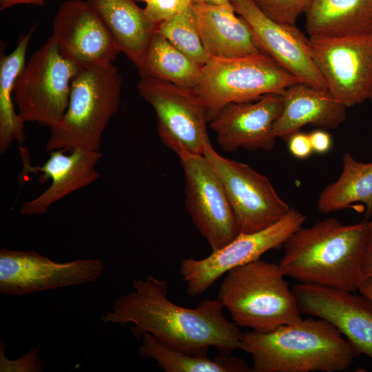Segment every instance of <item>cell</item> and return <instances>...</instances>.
I'll list each match as a JSON object with an SVG mask.
<instances>
[{"label": "cell", "instance_id": "17", "mask_svg": "<svg viewBox=\"0 0 372 372\" xmlns=\"http://www.w3.org/2000/svg\"><path fill=\"white\" fill-rule=\"evenodd\" d=\"M236 12L249 25L256 42L263 54L300 81L327 89L314 63L308 39L296 25L277 23L262 12L252 0L231 3Z\"/></svg>", "mask_w": 372, "mask_h": 372}, {"label": "cell", "instance_id": "31", "mask_svg": "<svg viewBox=\"0 0 372 372\" xmlns=\"http://www.w3.org/2000/svg\"><path fill=\"white\" fill-rule=\"evenodd\" d=\"M287 140L289 150L294 157L304 159L311 154L313 149L309 134L297 132Z\"/></svg>", "mask_w": 372, "mask_h": 372}, {"label": "cell", "instance_id": "24", "mask_svg": "<svg viewBox=\"0 0 372 372\" xmlns=\"http://www.w3.org/2000/svg\"><path fill=\"white\" fill-rule=\"evenodd\" d=\"M342 162L341 174L322 191L317 208L322 214H329L362 203L366 206L365 220H369L372 216V162L358 161L348 152Z\"/></svg>", "mask_w": 372, "mask_h": 372}, {"label": "cell", "instance_id": "1", "mask_svg": "<svg viewBox=\"0 0 372 372\" xmlns=\"http://www.w3.org/2000/svg\"><path fill=\"white\" fill-rule=\"evenodd\" d=\"M134 290L120 296L101 317L105 322L133 324L134 337L145 333L167 346L194 354L208 353L211 347L230 355L240 349L242 332L224 316L219 299L205 300L195 308H187L167 297L165 280L153 276L135 279Z\"/></svg>", "mask_w": 372, "mask_h": 372}, {"label": "cell", "instance_id": "13", "mask_svg": "<svg viewBox=\"0 0 372 372\" xmlns=\"http://www.w3.org/2000/svg\"><path fill=\"white\" fill-rule=\"evenodd\" d=\"M104 265L98 259L57 262L33 251L0 250V292L24 296L96 280Z\"/></svg>", "mask_w": 372, "mask_h": 372}, {"label": "cell", "instance_id": "10", "mask_svg": "<svg viewBox=\"0 0 372 372\" xmlns=\"http://www.w3.org/2000/svg\"><path fill=\"white\" fill-rule=\"evenodd\" d=\"M311 56L327 89L347 107L369 99L372 89V33L309 37Z\"/></svg>", "mask_w": 372, "mask_h": 372}, {"label": "cell", "instance_id": "19", "mask_svg": "<svg viewBox=\"0 0 372 372\" xmlns=\"http://www.w3.org/2000/svg\"><path fill=\"white\" fill-rule=\"evenodd\" d=\"M200 35L211 57L236 59L263 54L249 25L236 17L231 3L211 5L193 0Z\"/></svg>", "mask_w": 372, "mask_h": 372}, {"label": "cell", "instance_id": "4", "mask_svg": "<svg viewBox=\"0 0 372 372\" xmlns=\"http://www.w3.org/2000/svg\"><path fill=\"white\" fill-rule=\"evenodd\" d=\"M279 264L260 258L225 273L218 299L239 327L268 332L302 319Z\"/></svg>", "mask_w": 372, "mask_h": 372}, {"label": "cell", "instance_id": "21", "mask_svg": "<svg viewBox=\"0 0 372 372\" xmlns=\"http://www.w3.org/2000/svg\"><path fill=\"white\" fill-rule=\"evenodd\" d=\"M113 34L121 52L138 67L158 25L134 0H86Z\"/></svg>", "mask_w": 372, "mask_h": 372}, {"label": "cell", "instance_id": "32", "mask_svg": "<svg viewBox=\"0 0 372 372\" xmlns=\"http://www.w3.org/2000/svg\"><path fill=\"white\" fill-rule=\"evenodd\" d=\"M362 281L372 278V220H367V236L361 264Z\"/></svg>", "mask_w": 372, "mask_h": 372}, {"label": "cell", "instance_id": "18", "mask_svg": "<svg viewBox=\"0 0 372 372\" xmlns=\"http://www.w3.org/2000/svg\"><path fill=\"white\" fill-rule=\"evenodd\" d=\"M50 152L49 158L41 166H32L22 157L23 174H38L41 183L51 180L47 189L21 205L20 213L23 216L46 214L53 204L92 184L100 177L96 169L103 156L100 151L78 148L68 154L63 149Z\"/></svg>", "mask_w": 372, "mask_h": 372}, {"label": "cell", "instance_id": "26", "mask_svg": "<svg viewBox=\"0 0 372 372\" xmlns=\"http://www.w3.org/2000/svg\"><path fill=\"white\" fill-rule=\"evenodd\" d=\"M202 67L175 48L156 29L137 68L140 76L194 88L199 80Z\"/></svg>", "mask_w": 372, "mask_h": 372}, {"label": "cell", "instance_id": "34", "mask_svg": "<svg viewBox=\"0 0 372 372\" xmlns=\"http://www.w3.org/2000/svg\"><path fill=\"white\" fill-rule=\"evenodd\" d=\"M49 0H0V10H4L13 6L21 4L43 5Z\"/></svg>", "mask_w": 372, "mask_h": 372}, {"label": "cell", "instance_id": "33", "mask_svg": "<svg viewBox=\"0 0 372 372\" xmlns=\"http://www.w3.org/2000/svg\"><path fill=\"white\" fill-rule=\"evenodd\" d=\"M313 151L318 154L327 153L331 147L330 134L325 131L316 130L309 134Z\"/></svg>", "mask_w": 372, "mask_h": 372}, {"label": "cell", "instance_id": "27", "mask_svg": "<svg viewBox=\"0 0 372 372\" xmlns=\"http://www.w3.org/2000/svg\"><path fill=\"white\" fill-rule=\"evenodd\" d=\"M157 31L175 48L201 66L211 57L203 44L192 4L176 17L158 23Z\"/></svg>", "mask_w": 372, "mask_h": 372}, {"label": "cell", "instance_id": "16", "mask_svg": "<svg viewBox=\"0 0 372 372\" xmlns=\"http://www.w3.org/2000/svg\"><path fill=\"white\" fill-rule=\"evenodd\" d=\"M283 93L267 94L225 105L209 123L221 149L226 152L240 148L271 150L276 138L273 125L284 105Z\"/></svg>", "mask_w": 372, "mask_h": 372}, {"label": "cell", "instance_id": "8", "mask_svg": "<svg viewBox=\"0 0 372 372\" xmlns=\"http://www.w3.org/2000/svg\"><path fill=\"white\" fill-rule=\"evenodd\" d=\"M137 89L155 111L162 143L177 156L203 155L210 143L208 120L205 106L194 90L149 76H141Z\"/></svg>", "mask_w": 372, "mask_h": 372}, {"label": "cell", "instance_id": "7", "mask_svg": "<svg viewBox=\"0 0 372 372\" xmlns=\"http://www.w3.org/2000/svg\"><path fill=\"white\" fill-rule=\"evenodd\" d=\"M81 71L50 37L16 80L14 101L21 121L49 128L59 123L68 106L72 81Z\"/></svg>", "mask_w": 372, "mask_h": 372}, {"label": "cell", "instance_id": "9", "mask_svg": "<svg viewBox=\"0 0 372 372\" xmlns=\"http://www.w3.org/2000/svg\"><path fill=\"white\" fill-rule=\"evenodd\" d=\"M203 155L222 181L240 233L265 229L290 211L267 176L223 156L211 143L205 146Z\"/></svg>", "mask_w": 372, "mask_h": 372}, {"label": "cell", "instance_id": "37", "mask_svg": "<svg viewBox=\"0 0 372 372\" xmlns=\"http://www.w3.org/2000/svg\"><path fill=\"white\" fill-rule=\"evenodd\" d=\"M369 99L371 101V102L372 103V89H371V93H370V96H369Z\"/></svg>", "mask_w": 372, "mask_h": 372}, {"label": "cell", "instance_id": "28", "mask_svg": "<svg viewBox=\"0 0 372 372\" xmlns=\"http://www.w3.org/2000/svg\"><path fill=\"white\" fill-rule=\"evenodd\" d=\"M258 8L273 21L296 25L298 17L305 13L312 0H252Z\"/></svg>", "mask_w": 372, "mask_h": 372}, {"label": "cell", "instance_id": "12", "mask_svg": "<svg viewBox=\"0 0 372 372\" xmlns=\"http://www.w3.org/2000/svg\"><path fill=\"white\" fill-rule=\"evenodd\" d=\"M178 156L184 172L186 209L211 250L219 249L240 233L222 181L204 155Z\"/></svg>", "mask_w": 372, "mask_h": 372}, {"label": "cell", "instance_id": "15", "mask_svg": "<svg viewBox=\"0 0 372 372\" xmlns=\"http://www.w3.org/2000/svg\"><path fill=\"white\" fill-rule=\"evenodd\" d=\"M302 314L335 327L358 354L372 359V300L336 287L299 283L291 287Z\"/></svg>", "mask_w": 372, "mask_h": 372}, {"label": "cell", "instance_id": "25", "mask_svg": "<svg viewBox=\"0 0 372 372\" xmlns=\"http://www.w3.org/2000/svg\"><path fill=\"white\" fill-rule=\"evenodd\" d=\"M138 354L151 358L165 372H252L242 359L220 354L210 359L207 353L194 354L171 347L145 333Z\"/></svg>", "mask_w": 372, "mask_h": 372}, {"label": "cell", "instance_id": "29", "mask_svg": "<svg viewBox=\"0 0 372 372\" xmlns=\"http://www.w3.org/2000/svg\"><path fill=\"white\" fill-rule=\"evenodd\" d=\"M6 342H0V371L1 372H41L45 366L44 362L39 356V348L33 347L21 357L10 360L5 353Z\"/></svg>", "mask_w": 372, "mask_h": 372}, {"label": "cell", "instance_id": "6", "mask_svg": "<svg viewBox=\"0 0 372 372\" xmlns=\"http://www.w3.org/2000/svg\"><path fill=\"white\" fill-rule=\"evenodd\" d=\"M300 81L265 54L236 59L210 57L193 88L207 110L209 123L231 103L283 93Z\"/></svg>", "mask_w": 372, "mask_h": 372}, {"label": "cell", "instance_id": "20", "mask_svg": "<svg viewBox=\"0 0 372 372\" xmlns=\"http://www.w3.org/2000/svg\"><path fill=\"white\" fill-rule=\"evenodd\" d=\"M283 95V107L273 130L276 138L288 139L307 125L336 129L346 119L347 107L327 89L298 82L286 89Z\"/></svg>", "mask_w": 372, "mask_h": 372}, {"label": "cell", "instance_id": "36", "mask_svg": "<svg viewBox=\"0 0 372 372\" xmlns=\"http://www.w3.org/2000/svg\"><path fill=\"white\" fill-rule=\"evenodd\" d=\"M202 1L211 5H223L230 3L229 0H201Z\"/></svg>", "mask_w": 372, "mask_h": 372}, {"label": "cell", "instance_id": "2", "mask_svg": "<svg viewBox=\"0 0 372 372\" xmlns=\"http://www.w3.org/2000/svg\"><path fill=\"white\" fill-rule=\"evenodd\" d=\"M366 236L367 220L346 225L329 217L296 229L285 242L278 264L299 283L356 292Z\"/></svg>", "mask_w": 372, "mask_h": 372}, {"label": "cell", "instance_id": "3", "mask_svg": "<svg viewBox=\"0 0 372 372\" xmlns=\"http://www.w3.org/2000/svg\"><path fill=\"white\" fill-rule=\"evenodd\" d=\"M240 349L252 372H341L359 355L329 322L310 316L268 332L242 333Z\"/></svg>", "mask_w": 372, "mask_h": 372}, {"label": "cell", "instance_id": "22", "mask_svg": "<svg viewBox=\"0 0 372 372\" xmlns=\"http://www.w3.org/2000/svg\"><path fill=\"white\" fill-rule=\"evenodd\" d=\"M305 16L309 37L331 38L372 33V0H312Z\"/></svg>", "mask_w": 372, "mask_h": 372}, {"label": "cell", "instance_id": "30", "mask_svg": "<svg viewBox=\"0 0 372 372\" xmlns=\"http://www.w3.org/2000/svg\"><path fill=\"white\" fill-rule=\"evenodd\" d=\"M193 0H150L144 8L147 16L156 23L169 20L183 12Z\"/></svg>", "mask_w": 372, "mask_h": 372}, {"label": "cell", "instance_id": "5", "mask_svg": "<svg viewBox=\"0 0 372 372\" xmlns=\"http://www.w3.org/2000/svg\"><path fill=\"white\" fill-rule=\"evenodd\" d=\"M122 82L113 63L81 70L72 81L64 116L50 128L45 150L100 151L103 132L119 110Z\"/></svg>", "mask_w": 372, "mask_h": 372}, {"label": "cell", "instance_id": "11", "mask_svg": "<svg viewBox=\"0 0 372 372\" xmlns=\"http://www.w3.org/2000/svg\"><path fill=\"white\" fill-rule=\"evenodd\" d=\"M305 220L301 211L291 208L285 216L271 226L256 232L240 233L205 258L183 259L179 271L186 282L187 293L192 297L200 296L229 270L256 260L269 250L283 247Z\"/></svg>", "mask_w": 372, "mask_h": 372}, {"label": "cell", "instance_id": "38", "mask_svg": "<svg viewBox=\"0 0 372 372\" xmlns=\"http://www.w3.org/2000/svg\"><path fill=\"white\" fill-rule=\"evenodd\" d=\"M238 0H229V1L232 3H234V2H236L238 1Z\"/></svg>", "mask_w": 372, "mask_h": 372}, {"label": "cell", "instance_id": "14", "mask_svg": "<svg viewBox=\"0 0 372 372\" xmlns=\"http://www.w3.org/2000/svg\"><path fill=\"white\" fill-rule=\"evenodd\" d=\"M50 37L81 70L112 63L121 52L110 29L86 0H66L58 8Z\"/></svg>", "mask_w": 372, "mask_h": 372}, {"label": "cell", "instance_id": "39", "mask_svg": "<svg viewBox=\"0 0 372 372\" xmlns=\"http://www.w3.org/2000/svg\"><path fill=\"white\" fill-rule=\"evenodd\" d=\"M134 1H142L145 2V3H147V2H148L149 1H150V0H134Z\"/></svg>", "mask_w": 372, "mask_h": 372}, {"label": "cell", "instance_id": "23", "mask_svg": "<svg viewBox=\"0 0 372 372\" xmlns=\"http://www.w3.org/2000/svg\"><path fill=\"white\" fill-rule=\"evenodd\" d=\"M37 24L25 34L19 37L15 49L8 55L0 56V152L4 154L11 144H22L25 140L24 123L14 108V87L16 80L25 64L28 44Z\"/></svg>", "mask_w": 372, "mask_h": 372}, {"label": "cell", "instance_id": "35", "mask_svg": "<svg viewBox=\"0 0 372 372\" xmlns=\"http://www.w3.org/2000/svg\"><path fill=\"white\" fill-rule=\"evenodd\" d=\"M358 291L372 300V278L363 280L359 286Z\"/></svg>", "mask_w": 372, "mask_h": 372}]
</instances>
